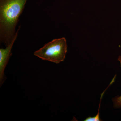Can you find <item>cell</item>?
Returning a JSON list of instances; mask_svg holds the SVG:
<instances>
[{
  "instance_id": "cell-1",
  "label": "cell",
  "mask_w": 121,
  "mask_h": 121,
  "mask_svg": "<svg viewBox=\"0 0 121 121\" xmlns=\"http://www.w3.org/2000/svg\"><path fill=\"white\" fill-rule=\"evenodd\" d=\"M27 0H0V43L5 47L15 37L16 28Z\"/></svg>"
},
{
  "instance_id": "cell-2",
  "label": "cell",
  "mask_w": 121,
  "mask_h": 121,
  "mask_svg": "<svg viewBox=\"0 0 121 121\" xmlns=\"http://www.w3.org/2000/svg\"><path fill=\"white\" fill-rule=\"evenodd\" d=\"M67 52L66 39L64 37L54 39L35 51V56L43 60L59 64L64 61Z\"/></svg>"
},
{
  "instance_id": "cell-3",
  "label": "cell",
  "mask_w": 121,
  "mask_h": 121,
  "mask_svg": "<svg viewBox=\"0 0 121 121\" xmlns=\"http://www.w3.org/2000/svg\"><path fill=\"white\" fill-rule=\"evenodd\" d=\"M21 26H19L17 31L15 37L9 45L6 47L5 48L0 49V86L2 85L7 78L4 75V71L5 67L8 64L9 60L12 55L11 50L13 44L15 43L17 36Z\"/></svg>"
},
{
  "instance_id": "cell-4",
  "label": "cell",
  "mask_w": 121,
  "mask_h": 121,
  "mask_svg": "<svg viewBox=\"0 0 121 121\" xmlns=\"http://www.w3.org/2000/svg\"><path fill=\"white\" fill-rule=\"evenodd\" d=\"M118 60L120 62L121 67V56H119ZM114 102V106L117 108H119L121 107V95L119 97H117L113 99Z\"/></svg>"
},
{
  "instance_id": "cell-5",
  "label": "cell",
  "mask_w": 121,
  "mask_h": 121,
  "mask_svg": "<svg viewBox=\"0 0 121 121\" xmlns=\"http://www.w3.org/2000/svg\"><path fill=\"white\" fill-rule=\"evenodd\" d=\"M100 103H99V109L98 110V112L97 114L94 117H87V118H86L85 120H84V121H101L100 120V118H99V108H100Z\"/></svg>"
}]
</instances>
